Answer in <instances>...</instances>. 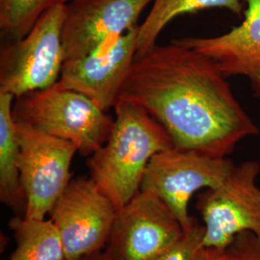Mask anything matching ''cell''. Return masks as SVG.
I'll return each mask as SVG.
<instances>
[{
	"instance_id": "6da1fadb",
	"label": "cell",
	"mask_w": 260,
	"mask_h": 260,
	"mask_svg": "<svg viewBox=\"0 0 260 260\" xmlns=\"http://www.w3.org/2000/svg\"><path fill=\"white\" fill-rule=\"evenodd\" d=\"M219 67L176 41L136 55L118 102L144 109L166 129L175 149L229 157L260 133ZM117 102V103H118Z\"/></svg>"
},
{
	"instance_id": "7a4b0ae2",
	"label": "cell",
	"mask_w": 260,
	"mask_h": 260,
	"mask_svg": "<svg viewBox=\"0 0 260 260\" xmlns=\"http://www.w3.org/2000/svg\"><path fill=\"white\" fill-rule=\"evenodd\" d=\"M106 143L88 159L90 176L120 210L140 192L150 159L174 148L166 129L139 106L118 102Z\"/></svg>"
},
{
	"instance_id": "3957f363",
	"label": "cell",
	"mask_w": 260,
	"mask_h": 260,
	"mask_svg": "<svg viewBox=\"0 0 260 260\" xmlns=\"http://www.w3.org/2000/svg\"><path fill=\"white\" fill-rule=\"evenodd\" d=\"M12 114L17 123L69 141L89 157L106 143L115 121L92 100L59 82L15 99Z\"/></svg>"
},
{
	"instance_id": "277c9868",
	"label": "cell",
	"mask_w": 260,
	"mask_h": 260,
	"mask_svg": "<svg viewBox=\"0 0 260 260\" xmlns=\"http://www.w3.org/2000/svg\"><path fill=\"white\" fill-rule=\"evenodd\" d=\"M65 5L47 11L24 37L0 50V93L15 99L59 81L65 63L62 27Z\"/></svg>"
},
{
	"instance_id": "5b68a950",
	"label": "cell",
	"mask_w": 260,
	"mask_h": 260,
	"mask_svg": "<svg viewBox=\"0 0 260 260\" xmlns=\"http://www.w3.org/2000/svg\"><path fill=\"white\" fill-rule=\"evenodd\" d=\"M234 167L229 157L172 148L150 159L140 191L158 198L187 232L196 221L188 210L192 197L199 191L222 185Z\"/></svg>"
},
{
	"instance_id": "8992f818",
	"label": "cell",
	"mask_w": 260,
	"mask_h": 260,
	"mask_svg": "<svg viewBox=\"0 0 260 260\" xmlns=\"http://www.w3.org/2000/svg\"><path fill=\"white\" fill-rule=\"evenodd\" d=\"M259 174L260 163L244 161L235 165L222 185L198 195L196 209L204 222L205 248L225 250L242 233L260 238Z\"/></svg>"
},
{
	"instance_id": "52a82bcc",
	"label": "cell",
	"mask_w": 260,
	"mask_h": 260,
	"mask_svg": "<svg viewBox=\"0 0 260 260\" xmlns=\"http://www.w3.org/2000/svg\"><path fill=\"white\" fill-rule=\"evenodd\" d=\"M17 133L19 174L26 200L24 216L45 219L72 180L71 165L78 150L69 141L19 123Z\"/></svg>"
},
{
	"instance_id": "ba28073f",
	"label": "cell",
	"mask_w": 260,
	"mask_h": 260,
	"mask_svg": "<svg viewBox=\"0 0 260 260\" xmlns=\"http://www.w3.org/2000/svg\"><path fill=\"white\" fill-rule=\"evenodd\" d=\"M60 234L65 260L103 251L117 209L91 177L72 178L49 212Z\"/></svg>"
},
{
	"instance_id": "9c48e42d",
	"label": "cell",
	"mask_w": 260,
	"mask_h": 260,
	"mask_svg": "<svg viewBox=\"0 0 260 260\" xmlns=\"http://www.w3.org/2000/svg\"><path fill=\"white\" fill-rule=\"evenodd\" d=\"M184 233L166 205L140 191L117 211L104 251L112 260H156Z\"/></svg>"
},
{
	"instance_id": "30bf717a",
	"label": "cell",
	"mask_w": 260,
	"mask_h": 260,
	"mask_svg": "<svg viewBox=\"0 0 260 260\" xmlns=\"http://www.w3.org/2000/svg\"><path fill=\"white\" fill-rule=\"evenodd\" d=\"M153 0H73L65 5L62 42L65 62L82 58L138 26Z\"/></svg>"
},
{
	"instance_id": "8fae6325",
	"label": "cell",
	"mask_w": 260,
	"mask_h": 260,
	"mask_svg": "<svg viewBox=\"0 0 260 260\" xmlns=\"http://www.w3.org/2000/svg\"><path fill=\"white\" fill-rule=\"evenodd\" d=\"M139 25L82 58L66 61L59 83L81 93L104 111L115 107L137 55Z\"/></svg>"
},
{
	"instance_id": "7c38bea8",
	"label": "cell",
	"mask_w": 260,
	"mask_h": 260,
	"mask_svg": "<svg viewBox=\"0 0 260 260\" xmlns=\"http://www.w3.org/2000/svg\"><path fill=\"white\" fill-rule=\"evenodd\" d=\"M242 1L246 4L244 19L229 32L175 41L213 60L226 77H246L253 98L260 101V0Z\"/></svg>"
},
{
	"instance_id": "4fadbf2b",
	"label": "cell",
	"mask_w": 260,
	"mask_h": 260,
	"mask_svg": "<svg viewBox=\"0 0 260 260\" xmlns=\"http://www.w3.org/2000/svg\"><path fill=\"white\" fill-rule=\"evenodd\" d=\"M15 98L0 93V201L24 216L26 200L19 169V144L12 107Z\"/></svg>"
},
{
	"instance_id": "5bb4252c",
	"label": "cell",
	"mask_w": 260,
	"mask_h": 260,
	"mask_svg": "<svg viewBox=\"0 0 260 260\" xmlns=\"http://www.w3.org/2000/svg\"><path fill=\"white\" fill-rule=\"evenodd\" d=\"M243 3L242 0H153L148 16L139 25L137 55L156 45L162 30L178 16L210 8H223L242 16L245 11Z\"/></svg>"
},
{
	"instance_id": "9a60e30c",
	"label": "cell",
	"mask_w": 260,
	"mask_h": 260,
	"mask_svg": "<svg viewBox=\"0 0 260 260\" xmlns=\"http://www.w3.org/2000/svg\"><path fill=\"white\" fill-rule=\"evenodd\" d=\"M9 225L17 246L8 260H65L60 234L50 219L16 216Z\"/></svg>"
},
{
	"instance_id": "2e32d148",
	"label": "cell",
	"mask_w": 260,
	"mask_h": 260,
	"mask_svg": "<svg viewBox=\"0 0 260 260\" xmlns=\"http://www.w3.org/2000/svg\"><path fill=\"white\" fill-rule=\"evenodd\" d=\"M73 0H0V31L10 41L24 37L39 19L57 5Z\"/></svg>"
},
{
	"instance_id": "e0dca14e",
	"label": "cell",
	"mask_w": 260,
	"mask_h": 260,
	"mask_svg": "<svg viewBox=\"0 0 260 260\" xmlns=\"http://www.w3.org/2000/svg\"><path fill=\"white\" fill-rule=\"evenodd\" d=\"M204 236L205 228L196 219L182 238L156 260H200L206 249Z\"/></svg>"
},
{
	"instance_id": "ac0fdd59",
	"label": "cell",
	"mask_w": 260,
	"mask_h": 260,
	"mask_svg": "<svg viewBox=\"0 0 260 260\" xmlns=\"http://www.w3.org/2000/svg\"><path fill=\"white\" fill-rule=\"evenodd\" d=\"M226 250L233 260H260V238L251 233H239Z\"/></svg>"
},
{
	"instance_id": "d6986e66",
	"label": "cell",
	"mask_w": 260,
	"mask_h": 260,
	"mask_svg": "<svg viewBox=\"0 0 260 260\" xmlns=\"http://www.w3.org/2000/svg\"><path fill=\"white\" fill-rule=\"evenodd\" d=\"M200 260H233L231 253L225 250H215L206 248Z\"/></svg>"
},
{
	"instance_id": "ffe728a7",
	"label": "cell",
	"mask_w": 260,
	"mask_h": 260,
	"mask_svg": "<svg viewBox=\"0 0 260 260\" xmlns=\"http://www.w3.org/2000/svg\"><path fill=\"white\" fill-rule=\"evenodd\" d=\"M78 260H112L105 251H100V252H96V253H93L91 255H88V256H85L83 258H80Z\"/></svg>"
}]
</instances>
